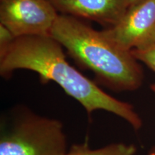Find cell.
I'll return each instance as SVG.
<instances>
[{
  "mask_svg": "<svg viewBox=\"0 0 155 155\" xmlns=\"http://www.w3.org/2000/svg\"><path fill=\"white\" fill-rule=\"evenodd\" d=\"M61 15L94 21L106 28L116 25L129 7L126 0H48Z\"/></svg>",
  "mask_w": 155,
  "mask_h": 155,
  "instance_id": "obj_6",
  "label": "cell"
},
{
  "mask_svg": "<svg viewBox=\"0 0 155 155\" xmlns=\"http://www.w3.org/2000/svg\"><path fill=\"white\" fill-rule=\"evenodd\" d=\"M126 1L127 2L129 7H130V6L135 5V4L139 2L142 1V0H126Z\"/></svg>",
  "mask_w": 155,
  "mask_h": 155,
  "instance_id": "obj_10",
  "label": "cell"
},
{
  "mask_svg": "<svg viewBox=\"0 0 155 155\" xmlns=\"http://www.w3.org/2000/svg\"><path fill=\"white\" fill-rule=\"evenodd\" d=\"M67 139L61 121L26 113L2 131L0 155H65Z\"/></svg>",
  "mask_w": 155,
  "mask_h": 155,
  "instance_id": "obj_3",
  "label": "cell"
},
{
  "mask_svg": "<svg viewBox=\"0 0 155 155\" xmlns=\"http://www.w3.org/2000/svg\"><path fill=\"white\" fill-rule=\"evenodd\" d=\"M148 155H155V147L154 149H153L152 151H151L150 153Z\"/></svg>",
  "mask_w": 155,
  "mask_h": 155,
  "instance_id": "obj_12",
  "label": "cell"
},
{
  "mask_svg": "<svg viewBox=\"0 0 155 155\" xmlns=\"http://www.w3.org/2000/svg\"><path fill=\"white\" fill-rule=\"evenodd\" d=\"M20 69L37 73L42 83H57L80 103L88 115L104 110L125 120L134 130L142 127L140 116L130 104L106 94L70 65L63 46L50 35L17 38L10 45L0 50L2 76L9 78L15 71Z\"/></svg>",
  "mask_w": 155,
  "mask_h": 155,
  "instance_id": "obj_1",
  "label": "cell"
},
{
  "mask_svg": "<svg viewBox=\"0 0 155 155\" xmlns=\"http://www.w3.org/2000/svg\"><path fill=\"white\" fill-rule=\"evenodd\" d=\"M137 148L133 144L114 143L101 148L93 150L88 143L74 144L65 155H135Z\"/></svg>",
  "mask_w": 155,
  "mask_h": 155,
  "instance_id": "obj_7",
  "label": "cell"
},
{
  "mask_svg": "<svg viewBox=\"0 0 155 155\" xmlns=\"http://www.w3.org/2000/svg\"><path fill=\"white\" fill-rule=\"evenodd\" d=\"M58 15L48 0H0V24L16 38L50 35Z\"/></svg>",
  "mask_w": 155,
  "mask_h": 155,
  "instance_id": "obj_4",
  "label": "cell"
},
{
  "mask_svg": "<svg viewBox=\"0 0 155 155\" xmlns=\"http://www.w3.org/2000/svg\"><path fill=\"white\" fill-rule=\"evenodd\" d=\"M50 35L111 90L133 91L142 85L143 70L131 51L120 48L103 30H94L83 19L59 15Z\"/></svg>",
  "mask_w": 155,
  "mask_h": 155,
  "instance_id": "obj_2",
  "label": "cell"
},
{
  "mask_svg": "<svg viewBox=\"0 0 155 155\" xmlns=\"http://www.w3.org/2000/svg\"><path fill=\"white\" fill-rule=\"evenodd\" d=\"M137 61L144 63L155 73V45L144 50H134L131 51Z\"/></svg>",
  "mask_w": 155,
  "mask_h": 155,
  "instance_id": "obj_8",
  "label": "cell"
},
{
  "mask_svg": "<svg viewBox=\"0 0 155 155\" xmlns=\"http://www.w3.org/2000/svg\"><path fill=\"white\" fill-rule=\"evenodd\" d=\"M15 38H16L9 29L0 24V50L5 49L10 45Z\"/></svg>",
  "mask_w": 155,
  "mask_h": 155,
  "instance_id": "obj_9",
  "label": "cell"
},
{
  "mask_svg": "<svg viewBox=\"0 0 155 155\" xmlns=\"http://www.w3.org/2000/svg\"><path fill=\"white\" fill-rule=\"evenodd\" d=\"M151 89H152L153 93H154V94H155V83L151 85Z\"/></svg>",
  "mask_w": 155,
  "mask_h": 155,
  "instance_id": "obj_11",
  "label": "cell"
},
{
  "mask_svg": "<svg viewBox=\"0 0 155 155\" xmlns=\"http://www.w3.org/2000/svg\"><path fill=\"white\" fill-rule=\"evenodd\" d=\"M103 32L129 51L155 45V0H142L129 7L119 22Z\"/></svg>",
  "mask_w": 155,
  "mask_h": 155,
  "instance_id": "obj_5",
  "label": "cell"
}]
</instances>
